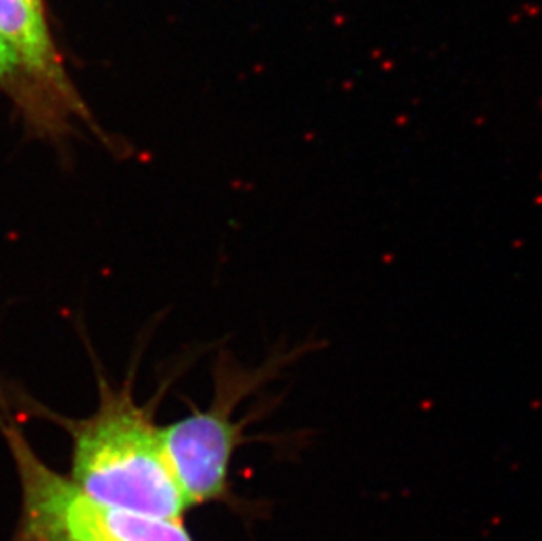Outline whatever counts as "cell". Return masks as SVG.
<instances>
[{
  "label": "cell",
  "instance_id": "cell-1",
  "mask_svg": "<svg viewBox=\"0 0 542 541\" xmlns=\"http://www.w3.org/2000/svg\"><path fill=\"white\" fill-rule=\"evenodd\" d=\"M99 404L90 417L62 418L27 396L32 406L49 420H56L72 438L70 480L91 499L106 506L162 518H181L190 508L176 481L154 408L169 381L146 404L136 399L139 357L121 385L111 383L102 367L93 364Z\"/></svg>",
  "mask_w": 542,
  "mask_h": 541
},
{
  "label": "cell",
  "instance_id": "cell-2",
  "mask_svg": "<svg viewBox=\"0 0 542 541\" xmlns=\"http://www.w3.org/2000/svg\"><path fill=\"white\" fill-rule=\"evenodd\" d=\"M321 348L319 339L295 346L279 341L256 366H244L226 348L218 351L207 408H193L160 427L167 460L188 505H204L228 494L234 454L247 441L244 427L270 413L281 401V396L262 394L263 388L283 380L289 367Z\"/></svg>",
  "mask_w": 542,
  "mask_h": 541
},
{
  "label": "cell",
  "instance_id": "cell-3",
  "mask_svg": "<svg viewBox=\"0 0 542 541\" xmlns=\"http://www.w3.org/2000/svg\"><path fill=\"white\" fill-rule=\"evenodd\" d=\"M0 431L18 469L23 531L32 541H193L181 518H162L106 506L37 457L11 417Z\"/></svg>",
  "mask_w": 542,
  "mask_h": 541
},
{
  "label": "cell",
  "instance_id": "cell-4",
  "mask_svg": "<svg viewBox=\"0 0 542 541\" xmlns=\"http://www.w3.org/2000/svg\"><path fill=\"white\" fill-rule=\"evenodd\" d=\"M0 39L18 54L28 78L54 107L91 125L49 35L43 0H0Z\"/></svg>",
  "mask_w": 542,
  "mask_h": 541
},
{
  "label": "cell",
  "instance_id": "cell-5",
  "mask_svg": "<svg viewBox=\"0 0 542 541\" xmlns=\"http://www.w3.org/2000/svg\"><path fill=\"white\" fill-rule=\"evenodd\" d=\"M0 90L12 95L22 107L25 123L35 137L49 139L58 146L69 137L70 118L54 107L33 85L18 54L4 39H0Z\"/></svg>",
  "mask_w": 542,
  "mask_h": 541
}]
</instances>
